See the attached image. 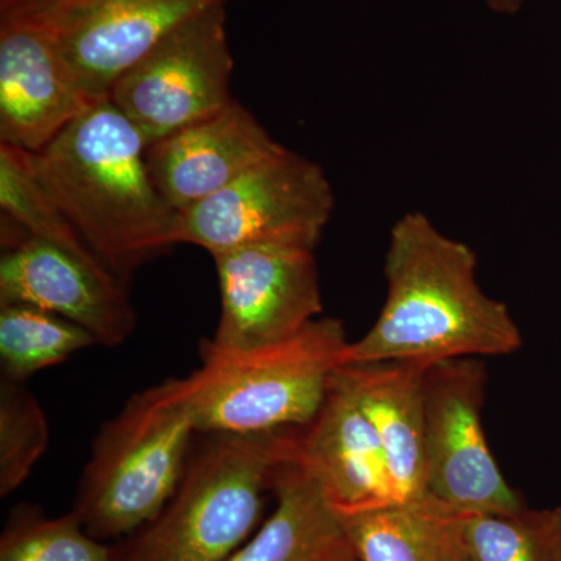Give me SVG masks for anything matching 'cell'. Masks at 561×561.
Segmentation results:
<instances>
[{
	"mask_svg": "<svg viewBox=\"0 0 561 561\" xmlns=\"http://www.w3.org/2000/svg\"><path fill=\"white\" fill-rule=\"evenodd\" d=\"M478 257L443 234L421 210L405 213L390 231L383 273L387 297L371 330L348 342L342 365L505 356L523 346L504 302L476 279Z\"/></svg>",
	"mask_w": 561,
	"mask_h": 561,
	"instance_id": "obj_1",
	"label": "cell"
},
{
	"mask_svg": "<svg viewBox=\"0 0 561 561\" xmlns=\"http://www.w3.org/2000/svg\"><path fill=\"white\" fill-rule=\"evenodd\" d=\"M147 140L102 99L49 146L31 153L33 173L99 262L124 286L176 245V217L147 169Z\"/></svg>",
	"mask_w": 561,
	"mask_h": 561,
	"instance_id": "obj_2",
	"label": "cell"
},
{
	"mask_svg": "<svg viewBox=\"0 0 561 561\" xmlns=\"http://www.w3.org/2000/svg\"><path fill=\"white\" fill-rule=\"evenodd\" d=\"M301 427L201 434L179 490L157 518L116 541L114 561H227L261 526Z\"/></svg>",
	"mask_w": 561,
	"mask_h": 561,
	"instance_id": "obj_3",
	"label": "cell"
},
{
	"mask_svg": "<svg viewBox=\"0 0 561 561\" xmlns=\"http://www.w3.org/2000/svg\"><path fill=\"white\" fill-rule=\"evenodd\" d=\"M345 327L317 319L275 345L221 350L205 339L201 367L181 379L198 434H261L305 427L342 365Z\"/></svg>",
	"mask_w": 561,
	"mask_h": 561,
	"instance_id": "obj_4",
	"label": "cell"
},
{
	"mask_svg": "<svg viewBox=\"0 0 561 561\" xmlns=\"http://www.w3.org/2000/svg\"><path fill=\"white\" fill-rule=\"evenodd\" d=\"M198 431L181 379L133 394L92 442L72 511L91 537L121 541L160 515L179 490Z\"/></svg>",
	"mask_w": 561,
	"mask_h": 561,
	"instance_id": "obj_5",
	"label": "cell"
},
{
	"mask_svg": "<svg viewBox=\"0 0 561 561\" xmlns=\"http://www.w3.org/2000/svg\"><path fill=\"white\" fill-rule=\"evenodd\" d=\"M334 210V192L320 164L286 147L198 205L179 213L175 243L208 251L250 245L317 249Z\"/></svg>",
	"mask_w": 561,
	"mask_h": 561,
	"instance_id": "obj_6",
	"label": "cell"
},
{
	"mask_svg": "<svg viewBox=\"0 0 561 561\" xmlns=\"http://www.w3.org/2000/svg\"><path fill=\"white\" fill-rule=\"evenodd\" d=\"M225 3H214L183 22L111 88L110 101L138 128L147 146L234 101Z\"/></svg>",
	"mask_w": 561,
	"mask_h": 561,
	"instance_id": "obj_7",
	"label": "cell"
},
{
	"mask_svg": "<svg viewBox=\"0 0 561 561\" xmlns=\"http://www.w3.org/2000/svg\"><path fill=\"white\" fill-rule=\"evenodd\" d=\"M485 387V365L479 357L435 362L424 375L427 494L457 515L526 508L486 443Z\"/></svg>",
	"mask_w": 561,
	"mask_h": 561,
	"instance_id": "obj_8",
	"label": "cell"
},
{
	"mask_svg": "<svg viewBox=\"0 0 561 561\" xmlns=\"http://www.w3.org/2000/svg\"><path fill=\"white\" fill-rule=\"evenodd\" d=\"M313 249L250 245L214 254L220 319L213 339L221 350H253L287 341L323 312Z\"/></svg>",
	"mask_w": 561,
	"mask_h": 561,
	"instance_id": "obj_9",
	"label": "cell"
},
{
	"mask_svg": "<svg viewBox=\"0 0 561 561\" xmlns=\"http://www.w3.org/2000/svg\"><path fill=\"white\" fill-rule=\"evenodd\" d=\"M227 0H73L38 22L49 28L88 92L117 80L194 14Z\"/></svg>",
	"mask_w": 561,
	"mask_h": 561,
	"instance_id": "obj_10",
	"label": "cell"
},
{
	"mask_svg": "<svg viewBox=\"0 0 561 561\" xmlns=\"http://www.w3.org/2000/svg\"><path fill=\"white\" fill-rule=\"evenodd\" d=\"M98 102L49 28L0 21V144L38 153Z\"/></svg>",
	"mask_w": 561,
	"mask_h": 561,
	"instance_id": "obj_11",
	"label": "cell"
},
{
	"mask_svg": "<svg viewBox=\"0 0 561 561\" xmlns=\"http://www.w3.org/2000/svg\"><path fill=\"white\" fill-rule=\"evenodd\" d=\"M9 302L57 313L91 332L98 345L119 346L136 328L130 287L102 265L33 236L3 250L0 305Z\"/></svg>",
	"mask_w": 561,
	"mask_h": 561,
	"instance_id": "obj_12",
	"label": "cell"
},
{
	"mask_svg": "<svg viewBox=\"0 0 561 561\" xmlns=\"http://www.w3.org/2000/svg\"><path fill=\"white\" fill-rule=\"evenodd\" d=\"M241 103L147 146V169L161 197L176 213L225 190L280 149Z\"/></svg>",
	"mask_w": 561,
	"mask_h": 561,
	"instance_id": "obj_13",
	"label": "cell"
},
{
	"mask_svg": "<svg viewBox=\"0 0 561 561\" xmlns=\"http://www.w3.org/2000/svg\"><path fill=\"white\" fill-rule=\"evenodd\" d=\"M298 460L337 513L400 501L381 440L339 370L320 412L300 430Z\"/></svg>",
	"mask_w": 561,
	"mask_h": 561,
	"instance_id": "obj_14",
	"label": "cell"
},
{
	"mask_svg": "<svg viewBox=\"0 0 561 561\" xmlns=\"http://www.w3.org/2000/svg\"><path fill=\"white\" fill-rule=\"evenodd\" d=\"M430 365L383 360L339 368L381 440L400 501L430 496L424 411V375Z\"/></svg>",
	"mask_w": 561,
	"mask_h": 561,
	"instance_id": "obj_15",
	"label": "cell"
},
{
	"mask_svg": "<svg viewBox=\"0 0 561 561\" xmlns=\"http://www.w3.org/2000/svg\"><path fill=\"white\" fill-rule=\"evenodd\" d=\"M275 511L227 561H337L351 552L337 512L300 460L280 468Z\"/></svg>",
	"mask_w": 561,
	"mask_h": 561,
	"instance_id": "obj_16",
	"label": "cell"
},
{
	"mask_svg": "<svg viewBox=\"0 0 561 561\" xmlns=\"http://www.w3.org/2000/svg\"><path fill=\"white\" fill-rule=\"evenodd\" d=\"M337 515L357 561H463L460 515L431 496Z\"/></svg>",
	"mask_w": 561,
	"mask_h": 561,
	"instance_id": "obj_17",
	"label": "cell"
},
{
	"mask_svg": "<svg viewBox=\"0 0 561 561\" xmlns=\"http://www.w3.org/2000/svg\"><path fill=\"white\" fill-rule=\"evenodd\" d=\"M98 345L91 332L35 306L0 305V376L27 382L46 368Z\"/></svg>",
	"mask_w": 561,
	"mask_h": 561,
	"instance_id": "obj_18",
	"label": "cell"
},
{
	"mask_svg": "<svg viewBox=\"0 0 561 561\" xmlns=\"http://www.w3.org/2000/svg\"><path fill=\"white\" fill-rule=\"evenodd\" d=\"M463 561H561V507L460 515Z\"/></svg>",
	"mask_w": 561,
	"mask_h": 561,
	"instance_id": "obj_19",
	"label": "cell"
},
{
	"mask_svg": "<svg viewBox=\"0 0 561 561\" xmlns=\"http://www.w3.org/2000/svg\"><path fill=\"white\" fill-rule=\"evenodd\" d=\"M0 208L3 217L16 221L28 236L55 243L81 260L102 265L70 225L60 206L41 186L33 173L31 153L7 144H0Z\"/></svg>",
	"mask_w": 561,
	"mask_h": 561,
	"instance_id": "obj_20",
	"label": "cell"
},
{
	"mask_svg": "<svg viewBox=\"0 0 561 561\" xmlns=\"http://www.w3.org/2000/svg\"><path fill=\"white\" fill-rule=\"evenodd\" d=\"M0 561H114V548L91 537L73 511L50 518L36 505L21 504L0 535Z\"/></svg>",
	"mask_w": 561,
	"mask_h": 561,
	"instance_id": "obj_21",
	"label": "cell"
},
{
	"mask_svg": "<svg viewBox=\"0 0 561 561\" xmlns=\"http://www.w3.org/2000/svg\"><path fill=\"white\" fill-rule=\"evenodd\" d=\"M49 445V423L25 382L0 376V496L27 481Z\"/></svg>",
	"mask_w": 561,
	"mask_h": 561,
	"instance_id": "obj_22",
	"label": "cell"
},
{
	"mask_svg": "<svg viewBox=\"0 0 561 561\" xmlns=\"http://www.w3.org/2000/svg\"><path fill=\"white\" fill-rule=\"evenodd\" d=\"M73 0H0V21H38Z\"/></svg>",
	"mask_w": 561,
	"mask_h": 561,
	"instance_id": "obj_23",
	"label": "cell"
},
{
	"mask_svg": "<svg viewBox=\"0 0 561 561\" xmlns=\"http://www.w3.org/2000/svg\"><path fill=\"white\" fill-rule=\"evenodd\" d=\"M486 5L497 13L512 14L522 9L523 0H485Z\"/></svg>",
	"mask_w": 561,
	"mask_h": 561,
	"instance_id": "obj_24",
	"label": "cell"
},
{
	"mask_svg": "<svg viewBox=\"0 0 561 561\" xmlns=\"http://www.w3.org/2000/svg\"><path fill=\"white\" fill-rule=\"evenodd\" d=\"M337 561H357L356 557L353 556V552L346 553L345 557L339 559Z\"/></svg>",
	"mask_w": 561,
	"mask_h": 561,
	"instance_id": "obj_25",
	"label": "cell"
}]
</instances>
